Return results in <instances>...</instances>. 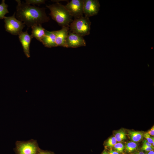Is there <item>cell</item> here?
Segmentation results:
<instances>
[{
	"label": "cell",
	"instance_id": "11",
	"mask_svg": "<svg viewBox=\"0 0 154 154\" xmlns=\"http://www.w3.org/2000/svg\"><path fill=\"white\" fill-rule=\"evenodd\" d=\"M56 35L55 31H49L46 30L45 35L41 42L46 47L52 48L56 47Z\"/></svg>",
	"mask_w": 154,
	"mask_h": 154
},
{
	"label": "cell",
	"instance_id": "24",
	"mask_svg": "<svg viewBox=\"0 0 154 154\" xmlns=\"http://www.w3.org/2000/svg\"><path fill=\"white\" fill-rule=\"evenodd\" d=\"M150 135L154 136V127L153 126L147 132Z\"/></svg>",
	"mask_w": 154,
	"mask_h": 154
},
{
	"label": "cell",
	"instance_id": "22",
	"mask_svg": "<svg viewBox=\"0 0 154 154\" xmlns=\"http://www.w3.org/2000/svg\"><path fill=\"white\" fill-rule=\"evenodd\" d=\"M38 154H54V153L50 151H44L40 149Z\"/></svg>",
	"mask_w": 154,
	"mask_h": 154
},
{
	"label": "cell",
	"instance_id": "28",
	"mask_svg": "<svg viewBox=\"0 0 154 154\" xmlns=\"http://www.w3.org/2000/svg\"><path fill=\"white\" fill-rule=\"evenodd\" d=\"M102 154H109L105 150L102 153Z\"/></svg>",
	"mask_w": 154,
	"mask_h": 154
},
{
	"label": "cell",
	"instance_id": "6",
	"mask_svg": "<svg viewBox=\"0 0 154 154\" xmlns=\"http://www.w3.org/2000/svg\"><path fill=\"white\" fill-rule=\"evenodd\" d=\"M65 6L72 16L75 19L83 16V0H72Z\"/></svg>",
	"mask_w": 154,
	"mask_h": 154
},
{
	"label": "cell",
	"instance_id": "5",
	"mask_svg": "<svg viewBox=\"0 0 154 154\" xmlns=\"http://www.w3.org/2000/svg\"><path fill=\"white\" fill-rule=\"evenodd\" d=\"M15 12L10 17L4 18L5 27L6 31L12 35H19L25 27V23L18 20L15 17Z\"/></svg>",
	"mask_w": 154,
	"mask_h": 154
},
{
	"label": "cell",
	"instance_id": "1",
	"mask_svg": "<svg viewBox=\"0 0 154 154\" xmlns=\"http://www.w3.org/2000/svg\"><path fill=\"white\" fill-rule=\"evenodd\" d=\"M17 5L15 12L16 18L23 22L28 27L35 25H41L48 22L50 18L45 12V9L31 6L20 0H16Z\"/></svg>",
	"mask_w": 154,
	"mask_h": 154
},
{
	"label": "cell",
	"instance_id": "20",
	"mask_svg": "<svg viewBox=\"0 0 154 154\" xmlns=\"http://www.w3.org/2000/svg\"><path fill=\"white\" fill-rule=\"evenodd\" d=\"M144 136L145 138L146 139L147 141L150 143L152 144V145L154 146V137H151L150 135L147 133L146 132L144 134Z\"/></svg>",
	"mask_w": 154,
	"mask_h": 154
},
{
	"label": "cell",
	"instance_id": "19",
	"mask_svg": "<svg viewBox=\"0 0 154 154\" xmlns=\"http://www.w3.org/2000/svg\"><path fill=\"white\" fill-rule=\"evenodd\" d=\"M114 147L117 152H122L124 148V146L121 143H116L114 145Z\"/></svg>",
	"mask_w": 154,
	"mask_h": 154
},
{
	"label": "cell",
	"instance_id": "9",
	"mask_svg": "<svg viewBox=\"0 0 154 154\" xmlns=\"http://www.w3.org/2000/svg\"><path fill=\"white\" fill-rule=\"evenodd\" d=\"M18 35L19 40L23 48V52L26 57L29 58L30 57V45L33 38L31 35L28 33L27 30L24 32L22 31Z\"/></svg>",
	"mask_w": 154,
	"mask_h": 154
},
{
	"label": "cell",
	"instance_id": "3",
	"mask_svg": "<svg viewBox=\"0 0 154 154\" xmlns=\"http://www.w3.org/2000/svg\"><path fill=\"white\" fill-rule=\"evenodd\" d=\"M91 22L89 17L82 16L75 19L69 25L70 31L83 37L90 33Z\"/></svg>",
	"mask_w": 154,
	"mask_h": 154
},
{
	"label": "cell",
	"instance_id": "10",
	"mask_svg": "<svg viewBox=\"0 0 154 154\" xmlns=\"http://www.w3.org/2000/svg\"><path fill=\"white\" fill-rule=\"evenodd\" d=\"M69 27H63L60 30L55 31L56 38V47L61 46L66 47V42L69 32Z\"/></svg>",
	"mask_w": 154,
	"mask_h": 154
},
{
	"label": "cell",
	"instance_id": "2",
	"mask_svg": "<svg viewBox=\"0 0 154 154\" xmlns=\"http://www.w3.org/2000/svg\"><path fill=\"white\" fill-rule=\"evenodd\" d=\"M46 7L50 11V15L52 19L59 25L62 27H69L73 20L72 17L64 5L57 2Z\"/></svg>",
	"mask_w": 154,
	"mask_h": 154
},
{
	"label": "cell",
	"instance_id": "14",
	"mask_svg": "<svg viewBox=\"0 0 154 154\" xmlns=\"http://www.w3.org/2000/svg\"><path fill=\"white\" fill-rule=\"evenodd\" d=\"M8 7V5L5 3V0H2L0 4V19H4L5 15L9 13Z\"/></svg>",
	"mask_w": 154,
	"mask_h": 154
},
{
	"label": "cell",
	"instance_id": "27",
	"mask_svg": "<svg viewBox=\"0 0 154 154\" xmlns=\"http://www.w3.org/2000/svg\"><path fill=\"white\" fill-rule=\"evenodd\" d=\"M147 154H154L153 150L149 151V152L147 153Z\"/></svg>",
	"mask_w": 154,
	"mask_h": 154
},
{
	"label": "cell",
	"instance_id": "18",
	"mask_svg": "<svg viewBox=\"0 0 154 154\" xmlns=\"http://www.w3.org/2000/svg\"><path fill=\"white\" fill-rule=\"evenodd\" d=\"M117 140L114 137L109 138L107 141L106 145L107 147H112L116 143Z\"/></svg>",
	"mask_w": 154,
	"mask_h": 154
},
{
	"label": "cell",
	"instance_id": "23",
	"mask_svg": "<svg viewBox=\"0 0 154 154\" xmlns=\"http://www.w3.org/2000/svg\"><path fill=\"white\" fill-rule=\"evenodd\" d=\"M143 145L149 147H154L152 145H151V144L150 143L146 140H144L143 141Z\"/></svg>",
	"mask_w": 154,
	"mask_h": 154
},
{
	"label": "cell",
	"instance_id": "15",
	"mask_svg": "<svg viewBox=\"0 0 154 154\" xmlns=\"http://www.w3.org/2000/svg\"><path fill=\"white\" fill-rule=\"evenodd\" d=\"M114 137L118 142H120L126 138L125 132L121 129L118 131L116 133Z\"/></svg>",
	"mask_w": 154,
	"mask_h": 154
},
{
	"label": "cell",
	"instance_id": "25",
	"mask_svg": "<svg viewBox=\"0 0 154 154\" xmlns=\"http://www.w3.org/2000/svg\"><path fill=\"white\" fill-rule=\"evenodd\" d=\"M109 154H119L117 152L111 150Z\"/></svg>",
	"mask_w": 154,
	"mask_h": 154
},
{
	"label": "cell",
	"instance_id": "8",
	"mask_svg": "<svg viewBox=\"0 0 154 154\" xmlns=\"http://www.w3.org/2000/svg\"><path fill=\"white\" fill-rule=\"evenodd\" d=\"M86 45V42L83 37L69 31L66 40V47L77 48Z\"/></svg>",
	"mask_w": 154,
	"mask_h": 154
},
{
	"label": "cell",
	"instance_id": "17",
	"mask_svg": "<svg viewBox=\"0 0 154 154\" xmlns=\"http://www.w3.org/2000/svg\"><path fill=\"white\" fill-rule=\"evenodd\" d=\"M45 0H26L25 3L29 5H39L45 3Z\"/></svg>",
	"mask_w": 154,
	"mask_h": 154
},
{
	"label": "cell",
	"instance_id": "26",
	"mask_svg": "<svg viewBox=\"0 0 154 154\" xmlns=\"http://www.w3.org/2000/svg\"><path fill=\"white\" fill-rule=\"evenodd\" d=\"M133 154H145L142 151H138L135 152Z\"/></svg>",
	"mask_w": 154,
	"mask_h": 154
},
{
	"label": "cell",
	"instance_id": "13",
	"mask_svg": "<svg viewBox=\"0 0 154 154\" xmlns=\"http://www.w3.org/2000/svg\"><path fill=\"white\" fill-rule=\"evenodd\" d=\"M129 135L131 140L134 142L140 141L143 136L142 132L138 131H130L129 132Z\"/></svg>",
	"mask_w": 154,
	"mask_h": 154
},
{
	"label": "cell",
	"instance_id": "21",
	"mask_svg": "<svg viewBox=\"0 0 154 154\" xmlns=\"http://www.w3.org/2000/svg\"><path fill=\"white\" fill-rule=\"evenodd\" d=\"M141 149L143 150L149 152L153 150L154 147H149L143 145L141 147Z\"/></svg>",
	"mask_w": 154,
	"mask_h": 154
},
{
	"label": "cell",
	"instance_id": "4",
	"mask_svg": "<svg viewBox=\"0 0 154 154\" xmlns=\"http://www.w3.org/2000/svg\"><path fill=\"white\" fill-rule=\"evenodd\" d=\"M15 149L17 154H38L40 150L36 140L17 141Z\"/></svg>",
	"mask_w": 154,
	"mask_h": 154
},
{
	"label": "cell",
	"instance_id": "12",
	"mask_svg": "<svg viewBox=\"0 0 154 154\" xmlns=\"http://www.w3.org/2000/svg\"><path fill=\"white\" fill-rule=\"evenodd\" d=\"M32 29L31 35L32 38H35L41 42L44 36L46 30L43 28L41 25H35L31 27Z\"/></svg>",
	"mask_w": 154,
	"mask_h": 154
},
{
	"label": "cell",
	"instance_id": "16",
	"mask_svg": "<svg viewBox=\"0 0 154 154\" xmlns=\"http://www.w3.org/2000/svg\"><path fill=\"white\" fill-rule=\"evenodd\" d=\"M137 147V144L133 142H128L125 145L126 149L127 151L129 152L133 151L136 149Z\"/></svg>",
	"mask_w": 154,
	"mask_h": 154
},
{
	"label": "cell",
	"instance_id": "7",
	"mask_svg": "<svg viewBox=\"0 0 154 154\" xmlns=\"http://www.w3.org/2000/svg\"><path fill=\"white\" fill-rule=\"evenodd\" d=\"M100 5L97 0H83V13L89 17L97 14Z\"/></svg>",
	"mask_w": 154,
	"mask_h": 154
}]
</instances>
